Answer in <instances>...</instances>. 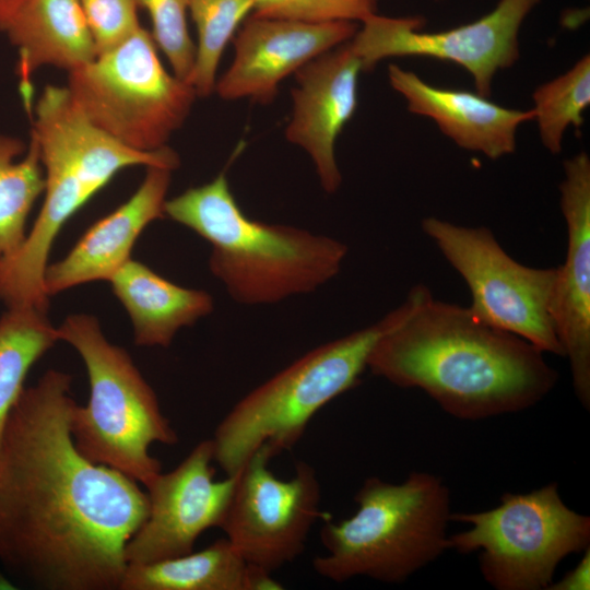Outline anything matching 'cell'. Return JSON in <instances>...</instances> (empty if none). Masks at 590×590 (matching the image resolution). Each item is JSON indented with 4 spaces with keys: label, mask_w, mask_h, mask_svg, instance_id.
<instances>
[{
    "label": "cell",
    "mask_w": 590,
    "mask_h": 590,
    "mask_svg": "<svg viewBox=\"0 0 590 590\" xmlns=\"http://www.w3.org/2000/svg\"><path fill=\"white\" fill-rule=\"evenodd\" d=\"M72 377L25 387L0 447V562L45 590H119L125 548L145 520L138 482L96 464L71 434Z\"/></svg>",
    "instance_id": "obj_1"
},
{
    "label": "cell",
    "mask_w": 590,
    "mask_h": 590,
    "mask_svg": "<svg viewBox=\"0 0 590 590\" xmlns=\"http://www.w3.org/2000/svg\"><path fill=\"white\" fill-rule=\"evenodd\" d=\"M544 354L417 284L394 308L367 369L397 387L422 390L456 418L479 421L530 409L553 390L558 373Z\"/></svg>",
    "instance_id": "obj_2"
},
{
    "label": "cell",
    "mask_w": 590,
    "mask_h": 590,
    "mask_svg": "<svg viewBox=\"0 0 590 590\" xmlns=\"http://www.w3.org/2000/svg\"><path fill=\"white\" fill-rule=\"evenodd\" d=\"M45 174L44 201L20 249L0 259V300L10 307L48 310L44 275L52 245L67 222L120 170L131 166L180 165L168 145L130 149L93 125L69 90L46 85L30 115Z\"/></svg>",
    "instance_id": "obj_3"
},
{
    "label": "cell",
    "mask_w": 590,
    "mask_h": 590,
    "mask_svg": "<svg viewBox=\"0 0 590 590\" xmlns=\"http://www.w3.org/2000/svg\"><path fill=\"white\" fill-rule=\"evenodd\" d=\"M164 212L211 245L209 269L239 305H272L315 292L340 272L347 255L335 238L249 219L225 172L167 199Z\"/></svg>",
    "instance_id": "obj_4"
},
{
    "label": "cell",
    "mask_w": 590,
    "mask_h": 590,
    "mask_svg": "<svg viewBox=\"0 0 590 590\" xmlns=\"http://www.w3.org/2000/svg\"><path fill=\"white\" fill-rule=\"evenodd\" d=\"M354 500L351 517L322 519L327 553L312 560L319 576L401 583L449 550L450 492L436 474L413 471L399 484L370 476Z\"/></svg>",
    "instance_id": "obj_5"
},
{
    "label": "cell",
    "mask_w": 590,
    "mask_h": 590,
    "mask_svg": "<svg viewBox=\"0 0 590 590\" xmlns=\"http://www.w3.org/2000/svg\"><path fill=\"white\" fill-rule=\"evenodd\" d=\"M394 319L311 349L237 401L217 424L213 459L236 474L256 453L270 459L292 449L315 414L359 382L373 346Z\"/></svg>",
    "instance_id": "obj_6"
},
{
    "label": "cell",
    "mask_w": 590,
    "mask_h": 590,
    "mask_svg": "<svg viewBox=\"0 0 590 590\" xmlns=\"http://www.w3.org/2000/svg\"><path fill=\"white\" fill-rule=\"evenodd\" d=\"M57 330L59 341L79 353L87 371L88 401L74 405L70 421L78 450L146 486L162 471L150 446L178 441L154 390L130 354L107 340L96 317L72 314Z\"/></svg>",
    "instance_id": "obj_7"
},
{
    "label": "cell",
    "mask_w": 590,
    "mask_h": 590,
    "mask_svg": "<svg viewBox=\"0 0 590 590\" xmlns=\"http://www.w3.org/2000/svg\"><path fill=\"white\" fill-rule=\"evenodd\" d=\"M450 520L470 528L449 535V550L479 552L480 571L496 590H545L565 557L590 546V517L565 504L556 482L505 493L496 507Z\"/></svg>",
    "instance_id": "obj_8"
},
{
    "label": "cell",
    "mask_w": 590,
    "mask_h": 590,
    "mask_svg": "<svg viewBox=\"0 0 590 590\" xmlns=\"http://www.w3.org/2000/svg\"><path fill=\"white\" fill-rule=\"evenodd\" d=\"M68 73L67 88L87 119L141 152L167 146L198 97L191 84L165 69L151 32L142 26Z\"/></svg>",
    "instance_id": "obj_9"
},
{
    "label": "cell",
    "mask_w": 590,
    "mask_h": 590,
    "mask_svg": "<svg viewBox=\"0 0 590 590\" xmlns=\"http://www.w3.org/2000/svg\"><path fill=\"white\" fill-rule=\"evenodd\" d=\"M421 227L465 282L468 308L479 320L563 356L550 316L556 268L518 262L485 226L427 216Z\"/></svg>",
    "instance_id": "obj_10"
},
{
    "label": "cell",
    "mask_w": 590,
    "mask_h": 590,
    "mask_svg": "<svg viewBox=\"0 0 590 590\" xmlns=\"http://www.w3.org/2000/svg\"><path fill=\"white\" fill-rule=\"evenodd\" d=\"M541 0H497L482 17L440 32H423L420 16L371 15L350 40L364 71L391 57H427L453 62L473 79L476 92L492 93L494 76L519 59V32Z\"/></svg>",
    "instance_id": "obj_11"
},
{
    "label": "cell",
    "mask_w": 590,
    "mask_h": 590,
    "mask_svg": "<svg viewBox=\"0 0 590 590\" xmlns=\"http://www.w3.org/2000/svg\"><path fill=\"white\" fill-rule=\"evenodd\" d=\"M271 459L258 452L236 473L235 488L221 524L225 538L249 564L273 573L296 559L312 526L327 515L315 469L299 461L291 479L276 477Z\"/></svg>",
    "instance_id": "obj_12"
},
{
    "label": "cell",
    "mask_w": 590,
    "mask_h": 590,
    "mask_svg": "<svg viewBox=\"0 0 590 590\" xmlns=\"http://www.w3.org/2000/svg\"><path fill=\"white\" fill-rule=\"evenodd\" d=\"M213 442H198L172 471L145 487L149 512L125 548L127 564H146L193 551L208 529L221 527L237 474L214 480Z\"/></svg>",
    "instance_id": "obj_13"
},
{
    "label": "cell",
    "mask_w": 590,
    "mask_h": 590,
    "mask_svg": "<svg viewBox=\"0 0 590 590\" xmlns=\"http://www.w3.org/2000/svg\"><path fill=\"white\" fill-rule=\"evenodd\" d=\"M559 204L567 231L564 262L556 268L550 316L567 357L576 397L590 408V158L564 161Z\"/></svg>",
    "instance_id": "obj_14"
},
{
    "label": "cell",
    "mask_w": 590,
    "mask_h": 590,
    "mask_svg": "<svg viewBox=\"0 0 590 590\" xmlns=\"http://www.w3.org/2000/svg\"><path fill=\"white\" fill-rule=\"evenodd\" d=\"M357 30V23L349 21L306 23L252 14L233 38V61L214 92L225 101L269 104L285 78L351 40Z\"/></svg>",
    "instance_id": "obj_15"
},
{
    "label": "cell",
    "mask_w": 590,
    "mask_h": 590,
    "mask_svg": "<svg viewBox=\"0 0 590 590\" xmlns=\"http://www.w3.org/2000/svg\"><path fill=\"white\" fill-rule=\"evenodd\" d=\"M362 71V60L349 40L295 73L297 84L291 92L293 108L285 137L309 155L327 193H334L342 184L334 146L356 111Z\"/></svg>",
    "instance_id": "obj_16"
},
{
    "label": "cell",
    "mask_w": 590,
    "mask_h": 590,
    "mask_svg": "<svg viewBox=\"0 0 590 590\" xmlns=\"http://www.w3.org/2000/svg\"><path fill=\"white\" fill-rule=\"evenodd\" d=\"M174 170L146 167L135 192L111 213L95 222L72 249L45 270L48 297L81 284L107 281L129 260L142 232L165 217L164 206Z\"/></svg>",
    "instance_id": "obj_17"
},
{
    "label": "cell",
    "mask_w": 590,
    "mask_h": 590,
    "mask_svg": "<svg viewBox=\"0 0 590 590\" xmlns=\"http://www.w3.org/2000/svg\"><path fill=\"white\" fill-rule=\"evenodd\" d=\"M390 85L408 109L430 118L458 146L497 160L515 152L517 130L533 120V111L506 108L464 90L436 87L397 64L388 68Z\"/></svg>",
    "instance_id": "obj_18"
},
{
    "label": "cell",
    "mask_w": 590,
    "mask_h": 590,
    "mask_svg": "<svg viewBox=\"0 0 590 590\" xmlns=\"http://www.w3.org/2000/svg\"><path fill=\"white\" fill-rule=\"evenodd\" d=\"M4 33L17 49L15 73L30 115L32 76L39 68L70 72L97 57L80 0H25Z\"/></svg>",
    "instance_id": "obj_19"
},
{
    "label": "cell",
    "mask_w": 590,
    "mask_h": 590,
    "mask_svg": "<svg viewBox=\"0 0 590 590\" xmlns=\"http://www.w3.org/2000/svg\"><path fill=\"white\" fill-rule=\"evenodd\" d=\"M108 282L130 317L140 346L168 347L181 328L214 308L208 292L175 284L132 258Z\"/></svg>",
    "instance_id": "obj_20"
},
{
    "label": "cell",
    "mask_w": 590,
    "mask_h": 590,
    "mask_svg": "<svg viewBox=\"0 0 590 590\" xmlns=\"http://www.w3.org/2000/svg\"><path fill=\"white\" fill-rule=\"evenodd\" d=\"M262 568L247 563L226 538L180 556L128 564L119 590H280Z\"/></svg>",
    "instance_id": "obj_21"
},
{
    "label": "cell",
    "mask_w": 590,
    "mask_h": 590,
    "mask_svg": "<svg viewBox=\"0 0 590 590\" xmlns=\"http://www.w3.org/2000/svg\"><path fill=\"white\" fill-rule=\"evenodd\" d=\"M59 341L47 311L11 307L0 317V447L8 417L34 364Z\"/></svg>",
    "instance_id": "obj_22"
},
{
    "label": "cell",
    "mask_w": 590,
    "mask_h": 590,
    "mask_svg": "<svg viewBox=\"0 0 590 590\" xmlns=\"http://www.w3.org/2000/svg\"><path fill=\"white\" fill-rule=\"evenodd\" d=\"M45 174L38 148L0 135V259L15 253L26 238L27 216L44 193Z\"/></svg>",
    "instance_id": "obj_23"
},
{
    "label": "cell",
    "mask_w": 590,
    "mask_h": 590,
    "mask_svg": "<svg viewBox=\"0 0 590 590\" xmlns=\"http://www.w3.org/2000/svg\"><path fill=\"white\" fill-rule=\"evenodd\" d=\"M533 120L544 148L562 152L564 133L569 127L579 131L583 113L590 105V57L582 56L568 71L541 84L532 94Z\"/></svg>",
    "instance_id": "obj_24"
},
{
    "label": "cell",
    "mask_w": 590,
    "mask_h": 590,
    "mask_svg": "<svg viewBox=\"0 0 590 590\" xmlns=\"http://www.w3.org/2000/svg\"><path fill=\"white\" fill-rule=\"evenodd\" d=\"M253 10V0H190L189 13L198 33L196 58L188 83L200 97L214 92L223 51Z\"/></svg>",
    "instance_id": "obj_25"
},
{
    "label": "cell",
    "mask_w": 590,
    "mask_h": 590,
    "mask_svg": "<svg viewBox=\"0 0 590 590\" xmlns=\"http://www.w3.org/2000/svg\"><path fill=\"white\" fill-rule=\"evenodd\" d=\"M151 20V35L165 57L173 73L188 82L196 58V45L192 42L187 13L190 0H138Z\"/></svg>",
    "instance_id": "obj_26"
},
{
    "label": "cell",
    "mask_w": 590,
    "mask_h": 590,
    "mask_svg": "<svg viewBox=\"0 0 590 590\" xmlns=\"http://www.w3.org/2000/svg\"><path fill=\"white\" fill-rule=\"evenodd\" d=\"M378 0H253L257 16L306 23L364 22L377 13Z\"/></svg>",
    "instance_id": "obj_27"
},
{
    "label": "cell",
    "mask_w": 590,
    "mask_h": 590,
    "mask_svg": "<svg viewBox=\"0 0 590 590\" xmlns=\"http://www.w3.org/2000/svg\"><path fill=\"white\" fill-rule=\"evenodd\" d=\"M97 56L131 37L140 27L138 0H80Z\"/></svg>",
    "instance_id": "obj_28"
},
{
    "label": "cell",
    "mask_w": 590,
    "mask_h": 590,
    "mask_svg": "<svg viewBox=\"0 0 590 590\" xmlns=\"http://www.w3.org/2000/svg\"><path fill=\"white\" fill-rule=\"evenodd\" d=\"M582 558L563 578L548 586L546 590H589L590 589V546L582 552Z\"/></svg>",
    "instance_id": "obj_29"
},
{
    "label": "cell",
    "mask_w": 590,
    "mask_h": 590,
    "mask_svg": "<svg viewBox=\"0 0 590 590\" xmlns=\"http://www.w3.org/2000/svg\"><path fill=\"white\" fill-rule=\"evenodd\" d=\"M25 0H0V32H5Z\"/></svg>",
    "instance_id": "obj_30"
}]
</instances>
